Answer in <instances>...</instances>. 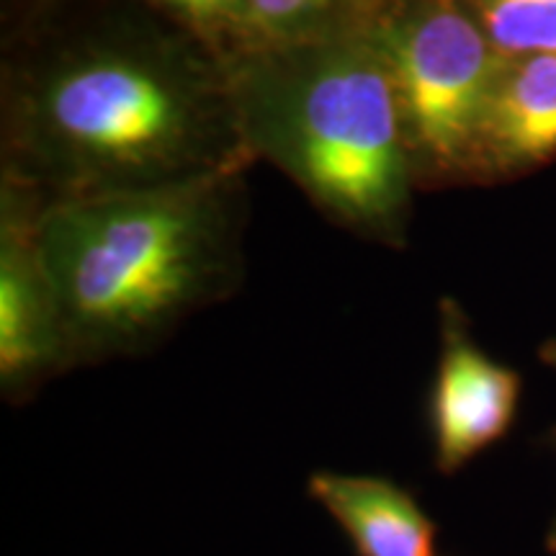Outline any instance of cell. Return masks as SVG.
I'll list each match as a JSON object with an SVG mask.
<instances>
[{
	"mask_svg": "<svg viewBox=\"0 0 556 556\" xmlns=\"http://www.w3.org/2000/svg\"><path fill=\"white\" fill-rule=\"evenodd\" d=\"M225 170L176 184L73 193L34 222L70 364L155 343L217 281Z\"/></svg>",
	"mask_w": 556,
	"mask_h": 556,
	"instance_id": "1",
	"label": "cell"
},
{
	"mask_svg": "<svg viewBox=\"0 0 556 556\" xmlns=\"http://www.w3.org/2000/svg\"><path fill=\"white\" fill-rule=\"evenodd\" d=\"M24 139L75 193L144 189L219 170L225 111L212 75L103 47L58 62L24 99Z\"/></svg>",
	"mask_w": 556,
	"mask_h": 556,
	"instance_id": "2",
	"label": "cell"
},
{
	"mask_svg": "<svg viewBox=\"0 0 556 556\" xmlns=\"http://www.w3.org/2000/svg\"><path fill=\"white\" fill-rule=\"evenodd\" d=\"M242 116L253 142L338 219L374 232L400 225L413 150L371 37L253 73Z\"/></svg>",
	"mask_w": 556,
	"mask_h": 556,
	"instance_id": "3",
	"label": "cell"
},
{
	"mask_svg": "<svg viewBox=\"0 0 556 556\" xmlns=\"http://www.w3.org/2000/svg\"><path fill=\"white\" fill-rule=\"evenodd\" d=\"M392 75L413 155L469 178L500 54L464 0H417L371 34Z\"/></svg>",
	"mask_w": 556,
	"mask_h": 556,
	"instance_id": "4",
	"label": "cell"
},
{
	"mask_svg": "<svg viewBox=\"0 0 556 556\" xmlns=\"http://www.w3.org/2000/svg\"><path fill=\"white\" fill-rule=\"evenodd\" d=\"M523 377L471 338L451 299L441 304V353L428 394L433 467L451 477L492 448L516 426Z\"/></svg>",
	"mask_w": 556,
	"mask_h": 556,
	"instance_id": "5",
	"label": "cell"
},
{
	"mask_svg": "<svg viewBox=\"0 0 556 556\" xmlns=\"http://www.w3.org/2000/svg\"><path fill=\"white\" fill-rule=\"evenodd\" d=\"M60 366H70L67 340L34 225L24 227L16 214H5L0 242V381L5 397L31 392Z\"/></svg>",
	"mask_w": 556,
	"mask_h": 556,
	"instance_id": "6",
	"label": "cell"
},
{
	"mask_svg": "<svg viewBox=\"0 0 556 556\" xmlns=\"http://www.w3.org/2000/svg\"><path fill=\"white\" fill-rule=\"evenodd\" d=\"M556 157V54L503 58L479 119L469 178H513Z\"/></svg>",
	"mask_w": 556,
	"mask_h": 556,
	"instance_id": "7",
	"label": "cell"
},
{
	"mask_svg": "<svg viewBox=\"0 0 556 556\" xmlns=\"http://www.w3.org/2000/svg\"><path fill=\"white\" fill-rule=\"evenodd\" d=\"M307 495L330 513L356 556H435L438 526L409 486L379 475L315 471Z\"/></svg>",
	"mask_w": 556,
	"mask_h": 556,
	"instance_id": "8",
	"label": "cell"
},
{
	"mask_svg": "<svg viewBox=\"0 0 556 556\" xmlns=\"http://www.w3.org/2000/svg\"><path fill=\"white\" fill-rule=\"evenodd\" d=\"M500 58L556 54V0H464Z\"/></svg>",
	"mask_w": 556,
	"mask_h": 556,
	"instance_id": "9",
	"label": "cell"
},
{
	"mask_svg": "<svg viewBox=\"0 0 556 556\" xmlns=\"http://www.w3.org/2000/svg\"><path fill=\"white\" fill-rule=\"evenodd\" d=\"M328 0H245L242 13L261 29L276 31L296 24V21L309 16L312 11H317Z\"/></svg>",
	"mask_w": 556,
	"mask_h": 556,
	"instance_id": "10",
	"label": "cell"
},
{
	"mask_svg": "<svg viewBox=\"0 0 556 556\" xmlns=\"http://www.w3.org/2000/svg\"><path fill=\"white\" fill-rule=\"evenodd\" d=\"M170 9H176L193 21L201 24H212V21L232 16L235 11L245 9V0H163Z\"/></svg>",
	"mask_w": 556,
	"mask_h": 556,
	"instance_id": "11",
	"label": "cell"
},
{
	"mask_svg": "<svg viewBox=\"0 0 556 556\" xmlns=\"http://www.w3.org/2000/svg\"><path fill=\"white\" fill-rule=\"evenodd\" d=\"M539 358L544 366L556 368V340H546V343H541Z\"/></svg>",
	"mask_w": 556,
	"mask_h": 556,
	"instance_id": "12",
	"label": "cell"
},
{
	"mask_svg": "<svg viewBox=\"0 0 556 556\" xmlns=\"http://www.w3.org/2000/svg\"><path fill=\"white\" fill-rule=\"evenodd\" d=\"M546 548H548V554H556V516L546 531Z\"/></svg>",
	"mask_w": 556,
	"mask_h": 556,
	"instance_id": "13",
	"label": "cell"
}]
</instances>
